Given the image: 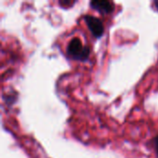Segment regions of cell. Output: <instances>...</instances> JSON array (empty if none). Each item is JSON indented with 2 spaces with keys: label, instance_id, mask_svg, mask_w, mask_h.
<instances>
[{
  "label": "cell",
  "instance_id": "cell-1",
  "mask_svg": "<svg viewBox=\"0 0 158 158\" xmlns=\"http://www.w3.org/2000/svg\"><path fill=\"white\" fill-rule=\"evenodd\" d=\"M67 53L75 59L85 60L90 55V48L87 45H83L80 38L74 37L68 44Z\"/></svg>",
  "mask_w": 158,
  "mask_h": 158
},
{
  "label": "cell",
  "instance_id": "cell-2",
  "mask_svg": "<svg viewBox=\"0 0 158 158\" xmlns=\"http://www.w3.org/2000/svg\"><path fill=\"white\" fill-rule=\"evenodd\" d=\"M84 20L89 30L94 34V36L95 37L102 36V34L104 33V24L99 18L92 16V15H85Z\"/></svg>",
  "mask_w": 158,
  "mask_h": 158
},
{
  "label": "cell",
  "instance_id": "cell-3",
  "mask_svg": "<svg viewBox=\"0 0 158 158\" xmlns=\"http://www.w3.org/2000/svg\"><path fill=\"white\" fill-rule=\"evenodd\" d=\"M91 6L100 11L101 13L108 14L112 13L114 11L115 6L113 2H110L108 0H93L91 1Z\"/></svg>",
  "mask_w": 158,
  "mask_h": 158
},
{
  "label": "cell",
  "instance_id": "cell-4",
  "mask_svg": "<svg viewBox=\"0 0 158 158\" xmlns=\"http://www.w3.org/2000/svg\"><path fill=\"white\" fill-rule=\"evenodd\" d=\"M154 143H155V147H156V152L158 156V135L154 139Z\"/></svg>",
  "mask_w": 158,
  "mask_h": 158
},
{
  "label": "cell",
  "instance_id": "cell-5",
  "mask_svg": "<svg viewBox=\"0 0 158 158\" xmlns=\"http://www.w3.org/2000/svg\"><path fill=\"white\" fill-rule=\"evenodd\" d=\"M59 3H60V5H71L72 3H73V1H59Z\"/></svg>",
  "mask_w": 158,
  "mask_h": 158
},
{
  "label": "cell",
  "instance_id": "cell-6",
  "mask_svg": "<svg viewBox=\"0 0 158 158\" xmlns=\"http://www.w3.org/2000/svg\"><path fill=\"white\" fill-rule=\"evenodd\" d=\"M154 3H155V5H156V9L158 10V0H156Z\"/></svg>",
  "mask_w": 158,
  "mask_h": 158
}]
</instances>
